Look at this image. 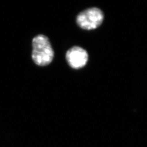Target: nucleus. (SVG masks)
Here are the masks:
<instances>
[{"label":"nucleus","instance_id":"1","mask_svg":"<svg viewBox=\"0 0 147 147\" xmlns=\"http://www.w3.org/2000/svg\"><path fill=\"white\" fill-rule=\"evenodd\" d=\"M32 46V59L36 65L45 66L51 63L54 52L48 38L44 35H38L33 39Z\"/></svg>","mask_w":147,"mask_h":147},{"label":"nucleus","instance_id":"2","mask_svg":"<svg viewBox=\"0 0 147 147\" xmlns=\"http://www.w3.org/2000/svg\"><path fill=\"white\" fill-rule=\"evenodd\" d=\"M104 16L99 9L94 7L81 11L76 17V23L81 28L86 30L96 29L103 22Z\"/></svg>","mask_w":147,"mask_h":147},{"label":"nucleus","instance_id":"3","mask_svg":"<svg viewBox=\"0 0 147 147\" xmlns=\"http://www.w3.org/2000/svg\"><path fill=\"white\" fill-rule=\"evenodd\" d=\"M66 59L68 64L74 69H79L86 65L88 55L86 50L78 46H74L67 51Z\"/></svg>","mask_w":147,"mask_h":147}]
</instances>
